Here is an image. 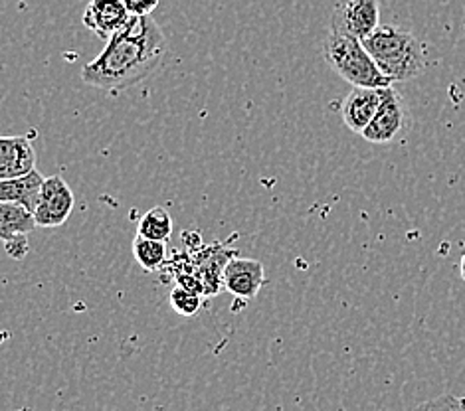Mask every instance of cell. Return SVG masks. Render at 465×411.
Listing matches in <instances>:
<instances>
[{
	"mask_svg": "<svg viewBox=\"0 0 465 411\" xmlns=\"http://www.w3.org/2000/svg\"><path fill=\"white\" fill-rule=\"evenodd\" d=\"M167 40L151 16H131L129 24L107 40L102 54L84 65L82 80L97 90L119 93L145 82L159 70Z\"/></svg>",
	"mask_w": 465,
	"mask_h": 411,
	"instance_id": "6da1fadb",
	"label": "cell"
},
{
	"mask_svg": "<svg viewBox=\"0 0 465 411\" xmlns=\"http://www.w3.org/2000/svg\"><path fill=\"white\" fill-rule=\"evenodd\" d=\"M379 70L394 82H410L426 70V55L420 40L401 26L381 24L362 42Z\"/></svg>",
	"mask_w": 465,
	"mask_h": 411,
	"instance_id": "7a4b0ae2",
	"label": "cell"
},
{
	"mask_svg": "<svg viewBox=\"0 0 465 411\" xmlns=\"http://www.w3.org/2000/svg\"><path fill=\"white\" fill-rule=\"evenodd\" d=\"M323 58L329 64V68L352 87L382 90V87L392 85L389 77L374 64L364 44L339 28L335 22L323 42Z\"/></svg>",
	"mask_w": 465,
	"mask_h": 411,
	"instance_id": "3957f363",
	"label": "cell"
},
{
	"mask_svg": "<svg viewBox=\"0 0 465 411\" xmlns=\"http://www.w3.org/2000/svg\"><path fill=\"white\" fill-rule=\"evenodd\" d=\"M75 198L70 184L62 176L54 174L44 181L40 202L36 208V224L40 228H60L70 220Z\"/></svg>",
	"mask_w": 465,
	"mask_h": 411,
	"instance_id": "277c9868",
	"label": "cell"
},
{
	"mask_svg": "<svg viewBox=\"0 0 465 411\" xmlns=\"http://www.w3.org/2000/svg\"><path fill=\"white\" fill-rule=\"evenodd\" d=\"M406 127V107L401 93L394 87H382V102L379 111H376L374 119L367 131L362 132L364 141L374 144H389Z\"/></svg>",
	"mask_w": 465,
	"mask_h": 411,
	"instance_id": "5b68a950",
	"label": "cell"
},
{
	"mask_svg": "<svg viewBox=\"0 0 465 411\" xmlns=\"http://www.w3.org/2000/svg\"><path fill=\"white\" fill-rule=\"evenodd\" d=\"M84 26L102 40H112L129 22L131 15L124 0H90L84 10Z\"/></svg>",
	"mask_w": 465,
	"mask_h": 411,
	"instance_id": "8992f818",
	"label": "cell"
},
{
	"mask_svg": "<svg viewBox=\"0 0 465 411\" xmlns=\"http://www.w3.org/2000/svg\"><path fill=\"white\" fill-rule=\"evenodd\" d=\"M265 283L263 265L258 259L232 258L224 269V289L240 301H252Z\"/></svg>",
	"mask_w": 465,
	"mask_h": 411,
	"instance_id": "52a82bcc",
	"label": "cell"
},
{
	"mask_svg": "<svg viewBox=\"0 0 465 411\" xmlns=\"http://www.w3.org/2000/svg\"><path fill=\"white\" fill-rule=\"evenodd\" d=\"M333 22L351 36L364 42L381 26V3L379 0H347Z\"/></svg>",
	"mask_w": 465,
	"mask_h": 411,
	"instance_id": "ba28073f",
	"label": "cell"
},
{
	"mask_svg": "<svg viewBox=\"0 0 465 411\" xmlns=\"http://www.w3.org/2000/svg\"><path fill=\"white\" fill-rule=\"evenodd\" d=\"M36 171V151L28 137L0 139V181H13Z\"/></svg>",
	"mask_w": 465,
	"mask_h": 411,
	"instance_id": "9c48e42d",
	"label": "cell"
},
{
	"mask_svg": "<svg viewBox=\"0 0 465 411\" xmlns=\"http://www.w3.org/2000/svg\"><path fill=\"white\" fill-rule=\"evenodd\" d=\"M382 102V90H369V87H354L345 97L341 107V117L345 127L362 135L371 121L374 119Z\"/></svg>",
	"mask_w": 465,
	"mask_h": 411,
	"instance_id": "30bf717a",
	"label": "cell"
},
{
	"mask_svg": "<svg viewBox=\"0 0 465 411\" xmlns=\"http://www.w3.org/2000/svg\"><path fill=\"white\" fill-rule=\"evenodd\" d=\"M44 181L46 179L38 171H32L26 176H20V179L0 181V202L20 204L35 214L40 202Z\"/></svg>",
	"mask_w": 465,
	"mask_h": 411,
	"instance_id": "8fae6325",
	"label": "cell"
},
{
	"mask_svg": "<svg viewBox=\"0 0 465 411\" xmlns=\"http://www.w3.org/2000/svg\"><path fill=\"white\" fill-rule=\"evenodd\" d=\"M36 228V216L30 210L15 202H0V238L5 241L18 236H28Z\"/></svg>",
	"mask_w": 465,
	"mask_h": 411,
	"instance_id": "7c38bea8",
	"label": "cell"
},
{
	"mask_svg": "<svg viewBox=\"0 0 465 411\" xmlns=\"http://www.w3.org/2000/svg\"><path fill=\"white\" fill-rule=\"evenodd\" d=\"M133 255L147 273L159 271L167 261V243L137 236L133 240Z\"/></svg>",
	"mask_w": 465,
	"mask_h": 411,
	"instance_id": "4fadbf2b",
	"label": "cell"
},
{
	"mask_svg": "<svg viewBox=\"0 0 465 411\" xmlns=\"http://www.w3.org/2000/svg\"><path fill=\"white\" fill-rule=\"evenodd\" d=\"M137 236L167 243L173 236V218L163 206H154L139 220Z\"/></svg>",
	"mask_w": 465,
	"mask_h": 411,
	"instance_id": "5bb4252c",
	"label": "cell"
},
{
	"mask_svg": "<svg viewBox=\"0 0 465 411\" xmlns=\"http://www.w3.org/2000/svg\"><path fill=\"white\" fill-rule=\"evenodd\" d=\"M169 303L174 313H179L181 317H194L203 307V295L176 285L169 295Z\"/></svg>",
	"mask_w": 465,
	"mask_h": 411,
	"instance_id": "9a60e30c",
	"label": "cell"
},
{
	"mask_svg": "<svg viewBox=\"0 0 465 411\" xmlns=\"http://www.w3.org/2000/svg\"><path fill=\"white\" fill-rule=\"evenodd\" d=\"M412 411H465V397L460 396H438L430 402L420 404Z\"/></svg>",
	"mask_w": 465,
	"mask_h": 411,
	"instance_id": "2e32d148",
	"label": "cell"
},
{
	"mask_svg": "<svg viewBox=\"0 0 465 411\" xmlns=\"http://www.w3.org/2000/svg\"><path fill=\"white\" fill-rule=\"evenodd\" d=\"M161 0H124L131 16H151L153 10L159 6Z\"/></svg>",
	"mask_w": 465,
	"mask_h": 411,
	"instance_id": "e0dca14e",
	"label": "cell"
},
{
	"mask_svg": "<svg viewBox=\"0 0 465 411\" xmlns=\"http://www.w3.org/2000/svg\"><path fill=\"white\" fill-rule=\"evenodd\" d=\"M5 246L13 259H25L28 250H30V243H28L26 236H18V238L8 240V241H5Z\"/></svg>",
	"mask_w": 465,
	"mask_h": 411,
	"instance_id": "ac0fdd59",
	"label": "cell"
},
{
	"mask_svg": "<svg viewBox=\"0 0 465 411\" xmlns=\"http://www.w3.org/2000/svg\"><path fill=\"white\" fill-rule=\"evenodd\" d=\"M460 275H461V279L465 281V251H463L461 261H460Z\"/></svg>",
	"mask_w": 465,
	"mask_h": 411,
	"instance_id": "d6986e66",
	"label": "cell"
}]
</instances>
